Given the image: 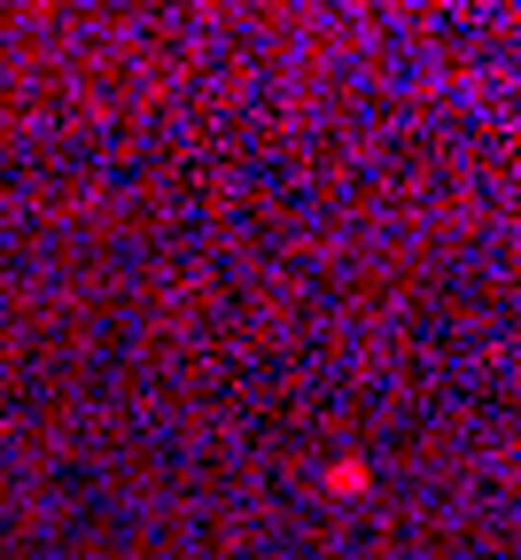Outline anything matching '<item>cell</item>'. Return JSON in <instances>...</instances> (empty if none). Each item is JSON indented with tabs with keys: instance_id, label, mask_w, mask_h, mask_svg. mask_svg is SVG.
Returning a JSON list of instances; mask_svg holds the SVG:
<instances>
[{
	"instance_id": "cell-1",
	"label": "cell",
	"mask_w": 521,
	"mask_h": 560,
	"mask_svg": "<svg viewBox=\"0 0 521 560\" xmlns=\"http://www.w3.org/2000/svg\"><path fill=\"white\" fill-rule=\"evenodd\" d=\"M366 482H374V467H366V459H335V467H327V490H366Z\"/></svg>"
}]
</instances>
